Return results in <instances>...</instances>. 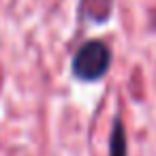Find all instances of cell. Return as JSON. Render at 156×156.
I'll list each match as a JSON object with an SVG mask.
<instances>
[{"label": "cell", "instance_id": "cell-1", "mask_svg": "<svg viewBox=\"0 0 156 156\" xmlns=\"http://www.w3.org/2000/svg\"><path fill=\"white\" fill-rule=\"evenodd\" d=\"M109 69H111V47L101 39L86 41L71 60L73 77L83 83L101 81L109 73Z\"/></svg>", "mask_w": 156, "mask_h": 156}, {"label": "cell", "instance_id": "cell-2", "mask_svg": "<svg viewBox=\"0 0 156 156\" xmlns=\"http://www.w3.org/2000/svg\"><path fill=\"white\" fill-rule=\"evenodd\" d=\"M111 11L113 0H81L79 2V17L94 24H105L111 17Z\"/></svg>", "mask_w": 156, "mask_h": 156}, {"label": "cell", "instance_id": "cell-3", "mask_svg": "<svg viewBox=\"0 0 156 156\" xmlns=\"http://www.w3.org/2000/svg\"><path fill=\"white\" fill-rule=\"evenodd\" d=\"M109 156H128V139H126V126L120 115L113 118L111 130H109Z\"/></svg>", "mask_w": 156, "mask_h": 156}]
</instances>
